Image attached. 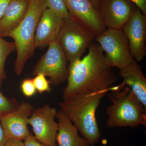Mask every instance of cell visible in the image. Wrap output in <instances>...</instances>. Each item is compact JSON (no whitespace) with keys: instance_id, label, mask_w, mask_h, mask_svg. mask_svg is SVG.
I'll list each match as a JSON object with an SVG mask.
<instances>
[{"instance_id":"cell-1","label":"cell","mask_w":146,"mask_h":146,"mask_svg":"<svg viewBox=\"0 0 146 146\" xmlns=\"http://www.w3.org/2000/svg\"><path fill=\"white\" fill-rule=\"evenodd\" d=\"M88 54L70 62L68 84L63 91V100L100 91L114 90L117 78L108 63L100 45L91 42Z\"/></svg>"},{"instance_id":"cell-2","label":"cell","mask_w":146,"mask_h":146,"mask_svg":"<svg viewBox=\"0 0 146 146\" xmlns=\"http://www.w3.org/2000/svg\"><path fill=\"white\" fill-rule=\"evenodd\" d=\"M108 93L100 91L84 96L74 97L59 104L60 110L70 118L90 146L97 143L101 136L96 112L101 100Z\"/></svg>"},{"instance_id":"cell-3","label":"cell","mask_w":146,"mask_h":146,"mask_svg":"<svg viewBox=\"0 0 146 146\" xmlns=\"http://www.w3.org/2000/svg\"><path fill=\"white\" fill-rule=\"evenodd\" d=\"M112 104L106 109L108 128L146 126V108L129 86L109 91Z\"/></svg>"},{"instance_id":"cell-4","label":"cell","mask_w":146,"mask_h":146,"mask_svg":"<svg viewBox=\"0 0 146 146\" xmlns=\"http://www.w3.org/2000/svg\"><path fill=\"white\" fill-rule=\"evenodd\" d=\"M46 8L45 0H31L25 17L18 27L7 35L13 38L16 44L17 57L14 70L18 76L21 75L27 61L34 55L36 27Z\"/></svg>"},{"instance_id":"cell-5","label":"cell","mask_w":146,"mask_h":146,"mask_svg":"<svg viewBox=\"0 0 146 146\" xmlns=\"http://www.w3.org/2000/svg\"><path fill=\"white\" fill-rule=\"evenodd\" d=\"M104 52L106 60L110 66L122 70L133 63L127 38L121 29H106L95 37Z\"/></svg>"},{"instance_id":"cell-6","label":"cell","mask_w":146,"mask_h":146,"mask_svg":"<svg viewBox=\"0 0 146 146\" xmlns=\"http://www.w3.org/2000/svg\"><path fill=\"white\" fill-rule=\"evenodd\" d=\"M95 37L71 18H63L57 40L70 63L81 58Z\"/></svg>"},{"instance_id":"cell-7","label":"cell","mask_w":146,"mask_h":146,"mask_svg":"<svg viewBox=\"0 0 146 146\" xmlns=\"http://www.w3.org/2000/svg\"><path fill=\"white\" fill-rule=\"evenodd\" d=\"M68 62L65 53L56 39L49 44L46 52L35 66L32 75L42 74L50 78V84L58 86L68 78Z\"/></svg>"},{"instance_id":"cell-8","label":"cell","mask_w":146,"mask_h":146,"mask_svg":"<svg viewBox=\"0 0 146 146\" xmlns=\"http://www.w3.org/2000/svg\"><path fill=\"white\" fill-rule=\"evenodd\" d=\"M57 110L48 104L33 109L28 119V124L32 127L35 138L48 146H56V137L58 123L55 121Z\"/></svg>"},{"instance_id":"cell-9","label":"cell","mask_w":146,"mask_h":146,"mask_svg":"<svg viewBox=\"0 0 146 146\" xmlns=\"http://www.w3.org/2000/svg\"><path fill=\"white\" fill-rule=\"evenodd\" d=\"M71 19L79 24L95 37L106 29L99 11L89 0H63Z\"/></svg>"},{"instance_id":"cell-10","label":"cell","mask_w":146,"mask_h":146,"mask_svg":"<svg viewBox=\"0 0 146 146\" xmlns=\"http://www.w3.org/2000/svg\"><path fill=\"white\" fill-rule=\"evenodd\" d=\"M137 8L129 0H101L99 11L106 29L122 30Z\"/></svg>"},{"instance_id":"cell-11","label":"cell","mask_w":146,"mask_h":146,"mask_svg":"<svg viewBox=\"0 0 146 146\" xmlns=\"http://www.w3.org/2000/svg\"><path fill=\"white\" fill-rule=\"evenodd\" d=\"M122 30L127 38L132 57L141 62L146 54V16L137 7Z\"/></svg>"},{"instance_id":"cell-12","label":"cell","mask_w":146,"mask_h":146,"mask_svg":"<svg viewBox=\"0 0 146 146\" xmlns=\"http://www.w3.org/2000/svg\"><path fill=\"white\" fill-rule=\"evenodd\" d=\"M34 107L30 103L23 102L18 108L3 116L1 123L7 139L24 141L30 133L28 127V119Z\"/></svg>"},{"instance_id":"cell-13","label":"cell","mask_w":146,"mask_h":146,"mask_svg":"<svg viewBox=\"0 0 146 146\" xmlns=\"http://www.w3.org/2000/svg\"><path fill=\"white\" fill-rule=\"evenodd\" d=\"M63 18L46 8L42 13L35 32V48L44 49L56 40L62 26Z\"/></svg>"},{"instance_id":"cell-14","label":"cell","mask_w":146,"mask_h":146,"mask_svg":"<svg viewBox=\"0 0 146 146\" xmlns=\"http://www.w3.org/2000/svg\"><path fill=\"white\" fill-rule=\"evenodd\" d=\"M58 131L56 141L58 146H89L86 139L79 135L78 129L62 110L57 111Z\"/></svg>"},{"instance_id":"cell-15","label":"cell","mask_w":146,"mask_h":146,"mask_svg":"<svg viewBox=\"0 0 146 146\" xmlns=\"http://www.w3.org/2000/svg\"><path fill=\"white\" fill-rule=\"evenodd\" d=\"M31 0H11L0 21V36L7 37L21 24L28 10Z\"/></svg>"},{"instance_id":"cell-16","label":"cell","mask_w":146,"mask_h":146,"mask_svg":"<svg viewBox=\"0 0 146 146\" xmlns=\"http://www.w3.org/2000/svg\"><path fill=\"white\" fill-rule=\"evenodd\" d=\"M119 74L123 79V83L130 88L146 108V78L136 61L120 70Z\"/></svg>"},{"instance_id":"cell-17","label":"cell","mask_w":146,"mask_h":146,"mask_svg":"<svg viewBox=\"0 0 146 146\" xmlns=\"http://www.w3.org/2000/svg\"><path fill=\"white\" fill-rule=\"evenodd\" d=\"M15 50L16 46L14 42H8L0 36V88L6 78L5 70L6 60L9 55Z\"/></svg>"},{"instance_id":"cell-18","label":"cell","mask_w":146,"mask_h":146,"mask_svg":"<svg viewBox=\"0 0 146 146\" xmlns=\"http://www.w3.org/2000/svg\"><path fill=\"white\" fill-rule=\"evenodd\" d=\"M47 8L49 9L62 18H70V13L63 0H45Z\"/></svg>"},{"instance_id":"cell-19","label":"cell","mask_w":146,"mask_h":146,"mask_svg":"<svg viewBox=\"0 0 146 146\" xmlns=\"http://www.w3.org/2000/svg\"><path fill=\"white\" fill-rule=\"evenodd\" d=\"M19 104L13 98H8L0 91V119L4 115L16 110Z\"/></svg>"},{"instance_id":"cell-20","label":"cell","mask_w":146,"mask_h":146,"mask_svg":"<svg viewBox=\"0 0 146 146\" xmlns=\"http://www.w3.org/2000/svg\"><path fill=\"white\" fill-rule=\"evenodd\" d=\"M33 79L36 91L40 94L47 92H50L51 89L49 82L46 79L45 76L42 74L36 75Z\"/></svg>"},{"instance_id":"cell-21","label":"cell","mask_w":146,"mask_h":146,"mask_svg":"<svg viewBox=\"0 0 146 146\" xmlns=\"http://www.w3.org/2000/svg\"><path fill=\"white\" fill-rule=\"evenodd\" d=\"M21 88L22 93L26 97H32L36 92V89L33 82V80L26 78L21 83Z\"/></svg>"},{"instance_id":"cell-22","label":"cell","mask_w":146,"mask_h":146,"mask_svg":"<svg viewBox=\"0 0 146 146\" xmlns=\"http://www.w3.org/2000/svg\"><path fill=\"white\" fill-rule=\"evenodd\" d=\"M25 146H48L37 141L34 136L30 133L27 137L24 140Z\"/></svg>"},{"instance_id":"cell-23","label":"cell","mask_w":146,"mask_h":146,"mask_svg":"<svg viewBox=\"0 0 146 146\" xmlns=\"http://www.w3.org/2000/svg\"><path fill=\"white\" fill-rule=\"evenodd\" d=\"M11 0H0V21L1 20Z\"/></svg>"},{"instance_id":"cell-24","label":"cell","mask_w":146,"mask_h":146,"mask_svg":"<svg viewBox=\"0 0 146 146\" xmlns=\"http://www.w3.org/2000/svg\"><path fill=\"white\" fill-rule=\"evenodd\" d=\"M141 9L144 15L146 16V0H129Z\"/></svg>"},{"instance_id":"cell-25","label":"cell","mask_w":146,"mask_h":146,"mask_svg":"<svg viewBox=\"0 0 146 146\" xmlns=\"http://www.w3.org/2000/svg\"><path fill=\"white\" fill-rule=\"evenodd\" d=\"M4 146H25L24 143L21 140L7 139Z\"/></svg>"},{"instance_id":"cell-26","label":"cell","mask_w":146,"mask_h":146,"mask_svg":"<svg viewBox=\"0 0 146 146\" xmlns=\"http://www.w3.org/2000/svg\"><path fill=\"white\" fill-rule=\"evenodd\" d=\"M7 140V138L6 136L0 121V146H4Z\"/></svg>"},{"instance_id":"cell-27","label":"cell","mask_w":146,"mask_h":146,"mask_svg":"<svg viewBox=\"0 0 146 146\" xmlns=\"http://www.w3.org/2000/svg\"><path fill=\"white\" fill-rule=\"evenodd\" d=\"M95 8L99 11L101 0H89Z\"/></svg>"},{"instance_id":"cell-28","label":"cell","mask_w":146,"mask_h":146,"mask_svg":"<svg viewBox=\"0 0 146 146\" xmlns=\"http://www.w3.org/2000/svg\"><path fill=\"white\" fill-rule=\"evenodd\" d=\"M135 146V145H131V146Z\"/></svg>"},{"instance_id":"cell-29","label":"cell","mask_w":146,"mask_h":146,"mask_svg":"<svg viewBox=\"0 0 146 146\" xmlns=\"http://www.w3.org/2000/svg\"></svg>"}]
</instances>
